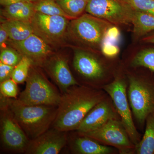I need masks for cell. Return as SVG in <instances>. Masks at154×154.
I'll list each match as a JSON object with an SVG mask.
<instances>
[{"label": "cell", "mask_w": 154, "mask_h": 154, "mask_svg": "<svg viewBox=\"0 0 154 154\" xmlns=\"http://www.w3.org/2000/svg\"><path fill=\"white\" fill-rule=\"evenodd\" d=\"M0 90L2 95L8 98H17L18 94L17 84L12 79L1 82Z\"/></svg>", "instance_id": "cell-28"}, {"label": "cell", "mask_w": 154, "mask_h": 154, "mask_svg": "<svg viewBox=\"0 0 154 154\" xmlns=\"http://www.w3.org/2000/svg\"><path fill=\"white\" fill-rule=\"evenodd\" d=\"M73 65L75 70L88 81H99L106 73V68L102 61L91 51L81 48L74 50Z\"/></svg>", "instance_id": "cell-11"}, {"label": "cell", "mask_w": 154, "mask_h": 154, "mask_svg": "<svg viewBox=\"0 0 154 154\" xmlns=\"http://www.w3.org/2000/svg\"><path fill=\"white\" fill-rule=\"evenodd\" d=\"M134 11L154 15V0H124Z\"/></svg>", "instance_id": "cell-27"}, {"label": "cell", "mask_w": 154, "mask_h": 154, "mask_svg": "<svg viewBox=\"0 0 154 154\" xmlns=\"http://www.w3.org/2000/svg\"><path fill=\"white\" fill-rule=\"evenodd\" d=\"M118 115L112 103L104 99L88 112L76 130L79 134L94 130L110 119H118Z\"/></svg>", "instance_id": "cell-14"}, {"label": "cell", "mask_w": 154, "mask_h": 154, "mask_svg": "<svg viewBox=\"0 0 154 154\" xmlns=\"http://www.w3.org/2000/svg\"><path fill=\"white\" fill-rule=\"evenodd\" d=\"M23 56L13 47H6L1 49L0 62L15 67L22 60Z\"/></svg>", "instance_id": "cell-26"}, {"label": "cell", "mask_w": 154, "mask_h": 154, "mask_svg": "<svg viewBox=\"0 0 154 154\" xmlns=\"http://www.w3.org/2000/svg\"><path fill=\"white\" fill-rule=\"evenodd\" d=\"M133 66L143 67L154 72V48H146L140 51L131 61Z\"/></svg>", "instance_id": "cell-24"}, {"label": "cell", "mask_w": 154, "mask_h": 154, "mask_svg": "<svg viewBox=\"0 0 154 154\" xmlns=\"http://www.w3.org/2000/svg\"><path fill=\"white\" fill-rule=\"evenodd\" d=\"M131 24L133 26V33L135 38H143L154 31V15L134 11Z\"/></svg>", "instance_id": "cell-17"}, {"label": "cell", "mask_w": 154, "mask_h": 154, "mask_svg": "<svg viewBox=\"0 0 154 154\" xmlns=\"http://www.w3.org/2000/svg\"><path fill=\"white\" fill-rule=\"evenodd\" d=\"M104 99L101 92L94 89L72 86L62 94L54 128L66 132L76 129L88 112Z\"/></svg>", "instance_id": "cell-1"}, {"label": "cell", "mask_w": 154, "mask_h": 154, "mask_svg": "<svg viewBox=\"0 0 154 154\" xmlns=\"http://www.w3.org/2000/svg\"><path fill=\"white\" fill-rule=\"evenodd\" d=\"M127 95L135 118L143 124L149 116L154 113V84L134 75L128 76Z\"/></svg>", "instance_id": "cell-5"}, {"label": "cell", "mask_w": 154, "mask_h": 154, "mask_svg": "<svg viewBox=\"0 0 154 154\" xmlns=\"http://www.w3.org/2000/svg\"><path fill=\"white\" fill-rule=\"evenodd\" d=\"M104 90L109 95L122 122L135 145L140 140L139 134L133 120L127 91V84L125 80L117 77L108 85L104 86Z\"/></svg>", "instance_id": "cell-8"}, {"label": "cell", "mask_w": 154, "mask_h": 154, "mask_svg": "<svg viewBox=\"0 0 154 154\" xmlns=\"http://www.w3.org/2000/svg\"><path fill=\"white\" fill-rule=\"evenodd\" d=\"M72 150L80 154H109L113 152L110 147L103 145L87 137L77 138L72 145Z\"/></svg>", "instance_id": "cell-18"}, {"label": "cell", "mask_w": 154, "mask_h": 154, "mask_svg": "<svg viewBox=\"0 0 154 154\" xmlns=\"http://www.w3.org/2000/svg\"><path fill=\"white\" fill-rule=\"evenodd\" d=\"M8 105L12 117L30 140L49 129L57 113V106L25 105L17 99Z\"/></svg>", "instance_id": "cell-2"}, {"label": "cell", "mask_w": 154, "mask_h": 154, "mask_svg": "<svg viewBox=\"0 0 154 154\" xmlns=\"http://www.w3.org/2000/svg\"><path fill=\"white\" fill-rule=\"evenodd\" d=\"M35 0H0V4L1 5L4 7L14 4V3L19 2H34Z\"/></svg>", "instance_id": "cell-31"}, {"label": "cell", "mask_w": 154, "mask_h": 154, "mask_svg": "<svg viewBox=\"0 0 154 154\" xmlns=\"http://www.w3.org/2000/svg\"><path fill=\"white\" fill-rule=\"evenodd\" d=\"M36 13L33 2H22L4 6L1 15L7 20L31 22Z\"/></svg>", "instance_id": "cell-16"}, {"label": "cell", "mask_w": 154, "mask_h": 154, "mask_svg": "<svg viewBox=\"0 0 154 154\" xmlns=\"http://www.w3.org/2000/svg\"><path fill=\"white\" fill-rule=\"evenodd\" d=\"M43 66L63 94L72 86L79 85L72 74L67 59L63 56H51Z\"/></svg>", "instance_id": "cell-13"}, {"label": "cell", "mask_w": 154, "mask_h": 154, "mask_svg": "<svg viewBox=\"0 0 154 154\" xmlns=\"http://www.w3.org/2000/svg\"><path fill=\"white\" fill-rule=\"evenodd\" d=\"M142 41L145 43L154 44V33L144 36L142 38Z\"/></svg>", "instance_id": "cell-32"}, {"label": "cell", "mask_w": 154, "mask_h": 154, "mask_svg": "<svg viewBox=\"0 0 154 154\" xmlns=\"http://www.w3.org/2000/svg\"><path fill=\"white\" fill-rule=\"evenodd\" d=\"M112 25L110 22L86 13L69 22L66 37L81 48L101 51L103 38Z\"/></svg>", "instance_id": "cell-3"}, {"label": "cell", "mask_w": 154, "mask_h": 154, "mask_svg": "<svg viewBox=\"0 0 154 154\" xmlns=\"http://www.w3.org/2000/svg\"><path fill=\"white\" fill-rule=\"evenodd\" d=\"M134 10L124 0H89L85 12L115 26L131 24Z\"/></svg>", "instance_id": "cell-7"}, {"label": "cell", "mask_w": 154, "mask_h": 154, "mask_svg": "<svg viewBox=\"0 0 154 154\" xmlns=\"http://www.w3.org/2000/svg\"><path fill=\"white\" fill-rule=\"evenodd\" d=\"M120 39V31L117 26L112 25L107 30L103 38L101 52L107 57H115L119 53V43Z\"/></svg>", "instance_id": "cell-20"}, {"label": "cell", "mask_w": 154, "mask_h": 154, "mask_svg": "<svg viewBox=\"0 0 154 154\" xmlns=\"http://www.w3.org/2000/svg\"><path fill=\"white\" fill-rule=\"evenodd\" d=\"M70 19H75L85 12L88 2L82 0H56Z\"/></svg>", "instance_id": "cell-22"}, {"label": "cell", "mask_w": 154, "mask_h": 154, "mask_svg": "<svg viewBox=\"0 0 154 154\" xmlns=\"http://www.w3.org/2000/svg\"><path fill=\"white\" fill-rule=\"evenodd\" d=\"M82 1H85V2H88L89 0H82Z\"/></svg>", "instance_id": "cell-33"}, {"label": "cell", "mask_w": 154, "mask_h": 154, "mask_svg": "<svg viewBox=\"0 0 154 154\" xmlns=\"http://www.w3.org/2000/svg\"><path fill=\"white\" fill-rule=\"evenodd\" d=\"M79 134L106 145L115 147L121 154L129 153L135 147L119 119H110L94 130Z\"/></svg>", "instance_id": "cell-6"}, {"label": "cell", "mask_w": 154, "mask_h": 154, "mask_svg": "<svg viewBox=\"0 0 154 154\" xmlns=\"http://www.w3.org/2000/svg\"><path fill=\"white\" fill-rule=\"evenodd\" d=\"M67 142L66 132L54 128L29 141L25 152L31 154H57Z\"/></svg>", "instance_id": "cell-12"}, {"label": "cell", "mask_w": 154, "mask_h": 154, "mask_svg": "<svg viewBox=\"0 0 154 154\" xmlns=\"http://www.w3.org/2000/svg\"><path fill=\"white\" fill-rule=\"evenodd\" d=\"M69 19L63 16H49L36 12L30 22L35 34L50 46H57L66 37Z\"/></svg>", "instance_id": "cell-9"}, {"label": "cell", "mask_w": 154, "mask_h": 154, "mask_svg": "<svg viewBox=\"0 0 154 154\" xmlns=\"http://www.w3.org/2000/svg\"><path fill=\"white\" fill-rule=\"evenodd\" d=\"M14 68L0 62V82L12 79Z\"/></svg>", "instance_id": "cell-29"}, {"label": "cell", "mask_w": 154, "mask_h": 154, "mask_svg": "<svg viewBox=\"0 0 154 154\" xmlns=\"http://www.w3.org/2000/svg\"><path fill=\"white\" fill-rule=\"evenodd\" d=\"M7 44L23 56L29 58L33 65L38 66H42L48 59L53 55L51 46L34 33L22 41L9 39Z\"/></svg>", "instance_id": "cell-10"}, {"label": "cell", "mask_w": 154, "mask_h": 154, "mask_svg": "<svg viewBox=\"0 0 154 154\" xmlns=\"http://www.w3.org/2000/svg\"><path fill=\"white\" fill-rule=\"evenodd\" d=\"M28 137L11 114L3 116L2 138L7 147L15 151H25L29 142Z\"/></svg>", "instance_id": "cell-15"}, {"label": "cell", "mask_w": 154, "mask_h": 154, "mask_svg": "<svg viewBox=\"0 0 154 154\" xmlns=\"http://www.w3.org/2000/svg\"><path fill=\"white\" fill-rule=\"evenodd\" d=\"M1 25L8 32L9 39L13 41H22L34 33L30 22L5 19Z\"/></svg>", "instance_id": "cell-19"}, {"label": "cell", "mask_w": 154, "mask_h": 154, "mask_svg": "<svg viewBox=\"0 0 154 154\" xmlns=\"http://www.w3.org/2000/svg\"><path fill=\"white\" fill-rule=\"evenodd\" d=\"M37 67L32 65L25 89L17 100L25 105L57 106L61 94Z\"/></svg>", "instance_id": "cell-4"}, {"label": "cell", "mask_w": 154, "mask_h": 154, "mask_svg": "<svg viewBox=\"0 0 154 154\" xmlns=\"http://www.w3.org/2000/svg\"><path fill=\"white\" fill-rule=\"evenodd\" d=\"M33 2L36 12L49 16H63L70 19L56 0H35Z\"/></svg>", "instance_id": "cell-23"}, {"label": "cell", "mask_w": 154, "mask_h": 154, "mask_svg": "<svg viewBox=\"0 0 154 154\" xmlns=\"http://www.w3.org/2000/svg\"><path fill=\"white\" fill-rule=\"evenodd\" d=\"M146 127L142 139L135 147L138 154H154V113L146 120Z\"/></svg>", "instance_id": "cell-21"}, {"label": "cell", "mask_w": 154, "mask_h": 154, "mask_svg": "<svg viewBox=\"0 0 154 154\" xmlns=\"http://www.w3.org/2000/svg\"><path fill=\"white\" fill-rule=\"evenodd\" d=\"M9 37L8 34L5 28L2 25H0V47L1 49L7 47L5 45L8 41Z\"/></svg>", "instance_id": "cell-30"}, {"label": "cell", "mask_w": 154, "mask_h": 154, "mask_svg": "<svg viewBox=\"0 0 154 154\" xmlns=\"http://www.w3.org/2000/svg\"><path fill=\"white\" fill-rule=\"evenodd\" d=\"M33 64V62L31 59L24 56L22 60L14 68L12 79L17 84L25 82L28 78L30 68Z\"/></svg>", "instance_id": "cell-25"}]
</instances>
